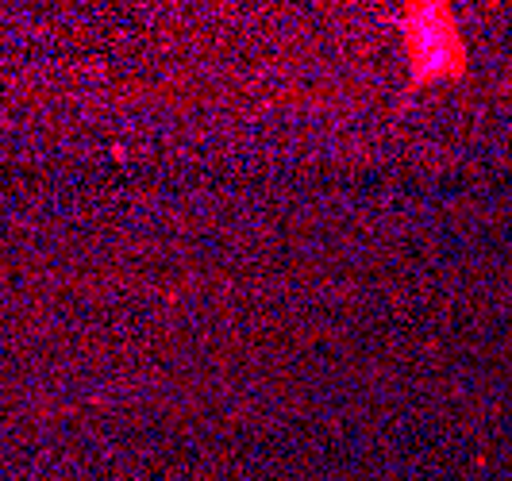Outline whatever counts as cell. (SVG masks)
<instances>
[{
    "mask_svg": "<svg viewBox=\"0 0 512 481\" xmlns=\"http://www.w3.org/2000/svg\"><path fill=\"white\" fill-rule=\"evenodd\" d=\"M424 16H416V24L424 27L412 31V70L420 81H436V77L455 74L462 66V47H459V35H455V24L443 16V8H420Z\"/></svg>",
    "mask_w": 512,
    "mask_h": 481,
    "instance_id": "1",
    "label": "cell"
}]
</instances>
